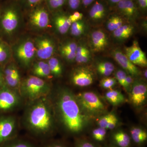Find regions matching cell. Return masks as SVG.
<instances>
[{
	"label": "cell",
	"mask_w": 147,
	"mask_h": 147,
	"mask_svg": "<svg viewBox=\"0 0 147 147\" xmlns=\"http://www.w3.org/2000/svg\"><path fill=\"white\" fill-rule=\"evenodd\" d=\"M53 13V21L56 32L62 35L66 34L71 24L69 18V15L62 10Z\"/></svg>",
	"instance_id": "d6986e66"
},
{
	"label": "cell",
	"mask_w": 147,
	"mask_h": 147,
	"mask_svg": "<svg viewBox=\"0 0 147 147\" xmlns=\"http://www.w3.org/2000/svg\"><path fill=\"white\" fill-rule=\"evenodd\" d=\"M96 0H82V6L84 8H87L95 1Z\"/></svg>",
	"instance_id": "7bdbcfd3"
},
{
	"label": "cell",
	"mask_w": 147,
	"mask_h": 147,
	"mask_svg": "<svg viewBox=\"0 0 147 147\" xmlns=\"http://www.w3.org/2000/svg\"><path fill=\"white\" fill-rule=\"evenodd\" d=\"M127 74L126 72L124 70L118 69L115 72V78L117 80V82H118L119 84L122 86L124 88L125 85V79Z\"/></svg>",
	"instance_id": "8d00e7d4"
},
{
	"label": "cell",
	"mask_w": 147,
	"mask_h": 147,
	"mask_svg": "<svg viewBox=\"0 0 147 147\" xmlns=\"http://www.w3.org/2000/svg\"><path fill=\"white\" fill-rule=\"evenodd\" d=\"M105 98L113 105H120L124 101L123 94L117 90L110 89L105 94Z\"/></svg>",
	"instance_id": "83f0119b"
},
{
	"label": "cell",
	"mask_w": 147,
	"mask_h": 147,
	"mask_svg": "<svg viewBox=\"0 0 147 147\" xmlns=\"http://www.w3.org/2000/svg\"><path fill=\"white\" fill-rule=\"evenodd\" d=\"M47 63L51 74L55 77H59L62 74L63 67L60 61L56 57H52L48 59Z\"/></svg>",
	"instance_id": "f1b7e54d"
},
{
	"label": "cell",
	"mask_w": 147,
	"mask_h": 147,
	"mask_svg": "<svg viewBox=\"0 0 147 147\" xmlns=\"http://www.w3.org/2000/svg\"><path fill=\"white\" fill-rule=\"evenodd\" d=\"M90 25L86 19L72 23L69 31L71 36L80 39L85 38L90 31Z\"/></svg>",
	"instance_id": "603a6c76"
},
{
	"label": "cell",
	"mask_w": 147,
	"mask_h": 147,
	"mask_svg": "<svg viewBox=\"0 0 147 147\" xmlns=\"http://www.w3.org/2000/svg\"><path fill=\"white\" fill-rule=\"evenodd\" d=\"M69 18L72 24L74 22L80 21L84 19V15L83 13L76 11L72 14L69 15Z\"/></svg>",
	"instance_id": "ab89813d"
},
{
	"label": "cell",
	"mask_w": 147,
	"mask_h": 147,
	"mask_svg": "<svg viewBox=\"0 0 147 147\" xmlns=\"http://www.w3.org/2000/svg\"><path fill=\"white\" fill-rule=\"evenodd\" d=\"M12 55L21 65L28 67L36 57L34 41L30 38L22 40L11 48Z\"/></svg>",
	"instance_id": "8992f818"
},
{
	"label": "cell",
	"mask_w": 147,
	"mask_h": 147,
	"mask_svg": "<svg viewBox=\"0 0 147 147\" xmlns=\"http://www.w3.org/2000/svg\"><path fill=\"white\" fill-rule=\"evenodd\" d=\"M50 147H63L62 146H60V145H55V146H52Z\"/></svg>",
	"instance_id": "681fc988"
},
{
	"label": "cell",
	"mask_w": 147,
	"mask_h": 147,
	"mask_svg": "<svg viewBox=\"0 0 147 147\" xmlns=\"http://www.w3.org/2000/svg\"><path fill=\"white\" fill-rule=\"evenodd\" d=\"M130 134L133 141L137 144H142L147 140L146 132L139 127L132 128L130 130Z\"/></svg>",
	"instance_id": "f546056e"
},
{
	"label": "cell",
	"mask_w": 147,
	"mask_h": 147,
	"mask_svg": "<svg viewBox=\"0 0 147 147\" xmlns=\"http://www.w3.org/2000/svg\"><path fill=\"white\" fill-rule=\"evenodd\" d=\"M12 56L11 47L7 42L0 38V65L8 63Z\"/></svg>",
	"instance_id": "4316f807"
},
{
	"label": "cell",
	"mask_w": 147,
	"mask_h": 147,
	"mask_svg": "<svg viewBox=\"0 0 147 147\" xmlns=\"http://www.w3.org/2000/svg\"><path fill=\"white\" fill-rule=\"evenodd\" d=\"M147 69H145L144 72V76L145 79H147Z\"/></svg>",
	"instance_id": "c3c4849f"
},
{
	"label": "cell",
	"mask_w": 147,
	"mask_h": 147,
	"mask_svg": "<svg viewBox=\"0 0 147 147\" xmlns=\"http://www.w3.org/2000/svg\"><path fill=\"white\" fill-rule=\"evenodd\" d=\"M32 71L34 76L39 78H49L51 74L50 67L47 62L39 61L34 64Z\"/></svg>",
	"instance_id": "d4e9b609"
},
{
	"label": "cell",
	"mask_w": 147,
	"mask_h": 147,
	"mask_svg": "<svg viewBox=\"0 0 147 147\" xmlns=\"http://www.w3.org/2000/svg\"><path fill=\"white\" fill-rule=\"evenodd\" d=\"M67 0H44L45 5L52 13L62 10L67 4Z\"/></svg>",
	"instance_id": "4dcf8cb0"
},
{
	"label": "cell",
	"mask_w": 147,
	"mask_h": 147,
	"mask_svg": "<svg viewBox=\"0 0 147 147\" xmlns=\"http://www.w3.org/2000/svg\"><path fill=\"white\" fill-rule=\"evenodd\" d=\"M134 81V79L132 76L129 74L127 75L126 79H125V85L124 88L125 90H126L127 91H130Z\"/></svg>",
	"instance_id": "60d3db41"
},
{
	"label": "cell",
	"mask_w": 147,
	"mask_h": 147,
	"mask_svg": "<svg viewBox=\"0 0 147 147\" xmlns=\"http://www.w3.org/2000/svg\"><path fill=\"white\" fill-rule=\"evenodd\" d=\"M136 26L130 23L125 24L110 33V38L119 44L125 42L136 32Z\"/></svg>",
	"instance_id": "e0dca14e"
},
{
	"label": "cell",
	"mask_w": 147,
	"mask_h": 147,
	"mask_svg": "<svg viewBox=\"0 0 147 147\" xmlns=\"http://www.w3.org/2000/svg\"><path fill=\"white\" fill-rule=\"evenodd\" d=\"M114 12L122 17L127 23L136 24L143 18L134 0H121L113 9Z\"/></svg>",
	"instance_id": "9c48e42d"
},
{
	"label": "cell",
	"mask_w": 147,
	"mask_h": 147,
	"mask_svg": "<svg viewBox=\"0 0 147 147\" xmlns=\"http://www.w3.org/2000/svg\"><path fill=\"white\" fill-rule=\"evenodd\" d=\"M44 0H18L21 7L31 10L43 2Z\"/></svg>",
	"instance_id": "d6a6232c"
},
{
	"label": "cell",
	"mask_w": 147,
	"mask_h": 147,
	"mask_svg": "<svg viewBox=\"0 0 147 147\" xmlns=\"http://www.w3.org/2000/svg\"><path fill=\"white\" fill-rule=\"evenodd\" d=\"M21 7L18 1L4 6L0 10V31L10 35L17 30L21 21Z\"/></svg>",
	"instance_id": "3957f363"
},
{
	"label": "cell",
	"mask_w": 147,
	"mask_h": 147,
	"mask_svg": "<svg viewBox=\"0 0 147 147\" xmlns=\"http://www.w3.org/2000/svg\"><path fill=\"white\" fill-rule=\"evenodd\" d=\"M130 92V100L135 107H140L145 103L147 95V85L145 82L134 81Z\"/></svg>",
	"instance_id": "2e32d148"
},
{
	"label": "cell",
	"mask_w": 147,
	"mask_h": 147,
	"mask_svg": "<svg viewBox=\"0 0 147 147\" xmlns=\"http://www.w3.org/2000/svg\"><path fill=\"white\" fill-rule=\"evenodd\" d=\"M27 124L29 127L37 132H47L52 127L53 117L50 106L44 100L35 103L28 112Z\"/></svg>",
	"instance_id": "7a4b0ae2"
},
{
	"label": "cell",
	"mask_w": 147,
	"mask_h": 147,
	"mask_svg": "<svg viewBox=\"0 0 147 147\" xmlns=\"http://www.w3.org/2000/svg\"><path fill=\"white\" fill-rule=\"evenodd\" d=\"M10 147H32L30 145L24 143H20V144H16V145H13Z\"/></svg>",
	"instance_id": "7dc6e473"
},
{
	"label": "cell",
	"mask_w": 147,
	"mask_h": 147,
	"mask_svg": "<svg viewBox=\"0 0 147 147\" xmlns=\"http://www.w3.org/2000/svg\"><path fill=\"white\" fill-rule=\"evenodd\" d=\"M96 71L99 75L103 77L110 76L115 70L113 63L107 60L98 61L96 64Z\"/></svg>",
	"instance_id": "484cf974"
},
{
	"label": "cell",
	"mask_w": 147,
	"mask_h": 147,
	"mask_svg": "<svg viewBox=\"0 0 147 147\" xmlns=\"http://www.w3.org/2000/svg\"><path fill=\"white\" fill-rule=\"evenodd\" d=\"M127 23V22L118 13L113 12L110 13L103 25L105 30L111 33Z\"/></svg>",
	"instance_id": "cb8c5ba5"
},
{
	"label": "cell",
	"mask_w": 147,
	"mask_h": 147,
	"mask_svg": "<svg viewBox=\"0 0 147 147\" xmlns=\"http://www.w3.org/2000/svg\"><path fill=\"white\" fill-rule=\"evenodd\" d=\"M43 3V2H42ZM42 3L30 10L29 22L32 26L38 30H44L50 26L49 11Z\"/></svg>",
	"instance_id": "30bf717a"
},
{
	"label": "cell",
	"mask_w": 147,
	"mask_h": 147,
	"mask_svg": "<svg viewBox=\"0 0 147 147\" xmlns=\"http://www.w3.org/2000/svg\"><path fill=\"white\" fill-rule=\"evenodd\" d=\"M114 140L120 147H128L130 143V137L123 131H119L114 135Z\"/></svg>",
	"instance_id": "1f68e13d"
},
{
	"label": "cell",
	"mask_w": 147,
	"mask_h": 147,
	"mask_svg": "<svg viewBox=\"0 0 147 147\" xmlns=\"http://www.w3.org/2000/svg\"><path fill=\"white\" fill-rule=\"evenodd\" d=\"M106 133V129L99 127L93 131V137L96 141L101 142L105 139Z\"/></svg>",
	"instance_id": "e575fe53"
},
{
	"label": "cell",
	"mask_w": 147,
	"mask_h": 147,
	"mask_svg": "<svg viewBox=\"0 0 147 147\" xmlns=\"http://www.w3.org/2000/svg\"><path fill=\"white\" fill-rule=\"evenodd\" d=\"M57 106L61 121L71 132H79L88 123V117L82 111L76 96L70 90L63 88L58 93Z\"/></svg>",
	"instance_id": "6da1fadb"
},
{
	"label": "cell",
	"mask_w": 147,
	"mask_h": 147,
	"mask_svg": "<svg viewBox=\"0 0 147 147\" xmlns=\"http://www.w3.org/2000/svg\"><path fill=\"white\" fill-rule=\"evenodd\" d=\"M93 54L88 45L87 40L82 38L78 41L75 62L79 64H87L91 62Z\"/></svg>",
	"instance_id": "ffe728a7"
},
{
	"label": "cell",
	"mask_w": 147,
	"mask_h": 147,
	"mask_svg": "<svg viewBox=\"0 0 147 147\" xmlns=\"http://www.w3.org/2000/svg\"><path fill=\"white\" fill-rule=\"evenodd\" d=\"M71 79V82L75 86L81 87L88 86L93 83L94 74L88 67H79L74 70Z\"/></svg>",
	"instance_id": "4fadbf2b"
},
{
	"label": "cell",
	"mask_w": 147,
	"mask_h": 147,
	"mask_svg": "<svg viewBox=\"0 0 147 147\" xmlns=\"http://www.w3.org/2000/svg\"><path fill=\"white\" fill-rule=\"evenodd\" d=\"M3 71L0 68V88L5 86Z\"/></svg>",
	"instance_id": "f6af8a7d"
},
{
	"label": "cell",
	"mask_w": 147,
	"mask_h": 147,
	"mask_svg": "<svg viewBox=\"0 0 147 147\" xmlns=\"http://www.w3.org/2000/svg\"><path fill=\"white\" fill-rule=\"evenodd\" d=\"M78 41L67 39L63 42L59 47V52L62 57L69 63L75 62Z\"/></svg>",
	"instance_id": "44dd1931"
},
{
	"label": "cell",
	"mask_w": 147,
	"mask_h": 147,
	"mask_svg": "<svg viewBox=\"0 0 147 147\" xmlns=\"http://www.w3.org/2000/svg\"><path fill=\"white\" fill-rule=\"evenodd\" d=\"M76 97L82 111L88 117H95L105 112V105L94 93L84 92L79 93Z\"/></svg>",
	"instance_id": "5b68a950"
},
{
	"label": "cell",
	"mask_w": 147,
	"mask_h": 147,
	"mask_svg": "<svg viewBox=\"0 0 147 147\" xmlns=\"http://www.w3.org/2000/svg\"><path fill=\"white\" fill-rule=\"evenodd\" d=\"M6 86L15 88L21 85V76L16 65L13 63H7L3 71Z\"/></svg>",
	"instance_id": "ac0fdd59"
},
{
	"label": "cell",
	"mask_w": 147,
	"mask_h": 147,
	"mask_svg": "<svg viewBox=\"0 0 147 147\" xmlns=\"http://www.w3.org/2000/svg\"><path fill=\"white\" fill-rule=\"evenodd\" d=\"M103 1H105L110 7L111 9H112L121 0H103Z\"/></svg>",
	"instance_id": "ee69618b"
},
{
	"label": "cell",
	"mask_w": 147,
	"mask_h": 147,
	"mask_svg": "<svg viewBox=\"0 0 147 147\" xmlns=\"http://www.w3.org/2000/svg\"><path fill=\"white\" fill-rule=\"evenodd\" d=\"M16 120L13 117H0V144L5 142L11 136L16 127Z\"/></svg>",
	"instance_id": "7402d4cb"
},
{
	"label": "cell",
	"mask_w": 147,
	"mask_h": 147,
	"mask_svg": "<svg viewBox=\"0 0 147 147\" xmlns=\"http://www.w3.org/2000/svg\"><path fill=\"white\" fill-rule=\"evenodd\" d=\"M20 101L18 94L7 86L0 88V112L11 110L17 106Z\"/></svg>",
	"instance_id": "9a60e30c"
},
{
	"label": "cell",
	"mask_w": 147,
	"mask_h": 147,
	"mask_svg": "<svg viewBox=\"0 0 147 147\" xmlns=\"http://www.w3.org/2000/svg\"><path fill=\"white\" fill-rule=\"evenodd\" d=\"M118 121V120L117 118L116 117L115 115L114 114L106 129H112L115 128L117 124Z\"/></svg>",
	"instance_id": "b9f144b4"
},
{
	"label": "cell",
	"mask_w": 147,
	"mask_h": 147,
	"mask_svg": "<svg viewBox=\"0 0 147 147\" xmlns=\"http://www.w3.org/2000/svg\"><path fill=\"white\" fill-rule=\"evenodd\" d=\"M21 91L26 98L35 100L48 94L50 91V86L41 78L34 75L30 76L21 84Z\"/></svg>",
	"instance_id": "277c9868"
},
{
	"label": "cell",
	"mask_w": 147,
	"mask_h": 147,
	"mask_svg": "<svg viewBox=\"0 0 147 147\" xmlns=\"http://www.w3.org/2000/svg\"><path fill=\"white\" fill-rule=\"evenodd\" d=\"M78 147H95L94 145L88 142H84L79 145Z\"/></svg>",
	"instance_id": "bcb514c9"
},
{
	"label": "cell",
	"mask_w": 147,
	"mask_h": 147,
	"mask_svg": "<svg viewBox=\"0 0 147 147\" xmlns=\"http://www.w3.org/2000/svg\"><path fill=\"white\" fill-rule=\"evenodd\" d=\"M112 9L103 0H96L88 12L87 22L92 28H99L104 24Z\"/></svg>",
	"instance_id": "ba28073f"
},
{
	"label": "cell",
	"mask_w": 147,
	"mask_h": 147,
	"mask_svg": "<svg viewBox=\"0 0 147 147\" xmlns=\"http://www.w3.org/2000/svg\"><path fill=\"white\" fill-rule=\"evenodd\" d=\"M142 17H146L147 11V0H134Z\"/></svg>",
	"instance_id": "d590c367"
},
{
	"label": "cell",
	"mask_w": 147,
	"mask_h": 147,
	"mask_svg": "<svg viewBox=\"0 0 147 147\" xmlns=\"http://www.w3.org/2000/svg\"><path fill=\"white\" fill-rule=\"evenodd\" d=\"M117 80L115 77H103L100 81V86L105 89H112L117 84Z\"/></svg>",
	"instance_id": "836d02e7"
},
{
	"label": "cell",
	"mask_w": 147,
	"mask_h": 147,
	"mask_svg": "<svg viewBox=\"0 0 147 147\" xmlns=\"http://www.w3.org/2000/svg\"><path fill=\"white\" fill-rule=\"evenodd\" d=\"M0 10H1V7H0Z\"/></svg>",
	"instance_id": "f907efd6"
},
{
	"label": "cell",
	"mask_w": 147,
	"mask_h": 147,
	"mask_svg": "<svg viewBox=\"0 0 147 147\" xmlns=\"http://www.w3.org/2000/svg\"><path fill=\"white\" fill-rule=\"evenodd\" d=\"M113 115V113H109L100 117L98 121V125L100 127L106 129Z\"/></svg>",
	"instance_id": "74e56055"
},
{
	"label": "cell",
	"mask_w": 147,
	"mask_h": 147,
	"mask_svg": "<svg viewBox=\"0 0 147 147\" xmlns=\"http://www.w3.org/2000/svg\"><path fill=\"white\" fill-rule=\"evenodd\" d=\"M36 57L40 60H48L53 57L56 51V43L49 36L37 37L34 41Z\"/></svg>",
	"instance_id": "8fae6325"
},
{
	"label": "cell",
	"mask_w": 147,
	"mask_h": 147,
	"mask_svg": "<svg viewBox=\"0 0 147 147\" xmlns=\"http://www.w3.org/2000/svg\"><path fill=\"white\" fill-rule=\"evenodd\" d=\"M87 36L88 45L93 54L102 53L110 47V35L104 29L100 27L92 28Z\"/></svg>",
	"instance_id": "52a82bcc"
},
{
	"label": "cell",
	"mask_w": 147,
	"mask_h": 147,
	"mask_svg": "<svg viewBox=\"0 0 147 147\" xmlns=\"http://www.w3.org/2000/svg\"><path fill=\"white\" fill-rule=\"evenodd\" d=\"M110 56L128 74L132 77L140 76L141 72L139 68L129 60L124 51L120 48H113L110 52Z\"/></svg>",
	"instance_id": "7c38bea8"
},
{
	"label": "cell",
	"mask_w": 147,
	"mask_h": 147,
	"mask_svg": "<svg viewBox=\"0 0 147 147\" xmlns=\"http://www.w3.org/2000/svg\"><path fill=\"white\" fill-rule=\"evenodd\" d=\"M124 52L129 60L134 65L141 67H146V56L141 49L137 40H134L132 45L129 47H125Z\"/></svg>",
	"instance_id": "5bb4252c"
},
{
	"label": "cell",
	"mask_w": 147,
	"mask_h": 147,
	"mask_svg": "<svg viewBox=\"0 0 147 147\" xmlns=\"http://www.w3.org/2000/svg\"><path fill=\"white\" fill-rule=\"evenodd\" d=\"M67 4L70 10L76 11L82 6V0H67Z\"/></svg>",
	"instance_id": "f35d334b"
}]
</instances>
